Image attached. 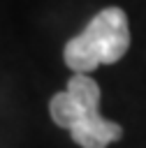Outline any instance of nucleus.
Segmentation results:
<instances>
[{"label": "nucleus", "instance_id": "nucleus-3", "mask_svg": "<svg viewBox=\"0 0 146 148\" xmlns=\"http://www.w3.org/2000/svg\"><path fill=\"white\" fill-rule=\"evenodd\" d=\"M95 109H100V106L81 104L67 88H65L63 92L53 95V97H51V104H49V111H51L53 123H56L58 127H65V130H70L76 120H81L88 111H95Z\"/></svg>", "mask_w": 146, "mask_h": 148}, {"label": "nucleus", "instance_id": "nucleus-1", "mask_svg": "<svg viewBox=\"0 0 146 148\" xmlns=\"http://www.w3.org/2000/svg\"><path fill=\"white\" fill-rule=\"evenodd\" d=\"M130 49V23L121 7H104L65 44L63 58L72 72L88 74L100 65L118 62Z\"/></svg>", "mask_w": 146, "mask_h": 148}, {"label": "nucleus", "instance_id": "nucleus-2", "mask_svg": "<svg viewBox=\"0 0 146 148\" xmlns=\"http://www.w3.org/2000/svg\"><path fill=\"white\" fill-rule=\"evenodd\" d=\"M70 134L74 143H79L81 148H107L109 143L123 136V130L118 123L107 120L100 113V109H95V111H88L81 120H76L70 127Z\"/></svg>", "mask_w": 146, "mask_h": 148}]
</instances>
